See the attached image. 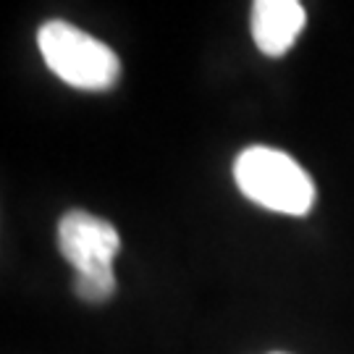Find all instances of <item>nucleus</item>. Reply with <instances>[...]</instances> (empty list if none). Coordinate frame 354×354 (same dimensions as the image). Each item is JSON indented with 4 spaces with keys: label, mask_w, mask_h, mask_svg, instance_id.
<instances>
[{
    "label": "nucleus",
    "mask_w": 354,
    "mask_h": 354,
    "mask_svg": "<svg viewBox=\"0 0 354 354\" xmlns=\"http://www.w3.org/2000/svg\"><path fill=\"white\" fill-rule=\"evenodd\" d=\"M234 178L252 203L286 215H304L313 207L315 187L297 160L273 147H250L236 158Z\"/></svg>",
    "instance_id": "3"
},
{
    "label": "nucleus",
    "mask_w": 354,
    "mask_h": 354,
    "mask_svg": "<svg viewBox=\"0 0 354 354\" xmlns=\"http://www.w3.org/2000/svg\"><path fill=\"white\" fill-rule=\"evenodd\" d=\"M307 13L297 0H257L252 6V37L266 55H283L299 37Z\"/></svg>",
    "instance_id": "4"
},
{
    "label": "nucleus",
    "mask_w": 354,
    "mask_h": 354,
    "mask_svg": "<svg viewBox=\"0 0 354 354\" xmlns=\"http://www.w3.org/2000/svg\"><path fill=\"white\" fill-rule=\"evenodd\" d=\"M58 247L66 263L76 270V297L92 304L113 297V260L121 250V236L108 221L84 210L66 213L58 223Z\"/></svg>",
    "instance_id": "1"
},
{
    "label": "nucleus",
    "mask_w": 354,
    "mask_h": 354,
    "mask_svg": "<svg viewBox=\"0 0 354 354\" xmlns=\"http://www.w3.org/2000/svg\"><path fill=\"white\" fill-rule=\"evenodd\" d=\"M37 45L48 68L76 89H111L121 76L118 55L68 21L55 19L39 26Z\"/></svg>",
    "instance_id": "2"
}]
</instances>
